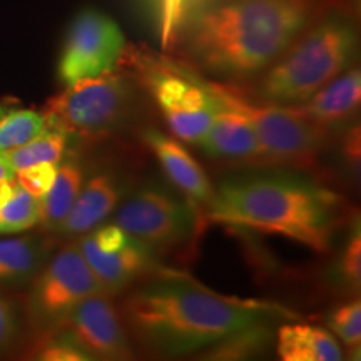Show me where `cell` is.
Returning a JSON list of instances; mask_svg holds the SVG:
<instances>
[{
  "mask_svg": "<svg viewBox=\"0 0 361 361\" xmlns=\"http://www.w3.org/2000/svg\"><path fill=\"white\" fill-rule=\"evenodd\" d=\"M338 6L355 7L341 0H206L180 20L168 51L204 78L246 85Z\"/></svg>",
  "mask_w": 361,
  "mask_h": 361,
  "instance_id": "cell-1",
  "label": "cell"
},
{
  "mask_svg": "<svg viewBox=\"0 0 361 361\" xmlns=\"http://www.w3.org/2000/svg\"><path fill=\"white\" fill-rule=\"evenodd\" d=\"M119 311L130 340L166 356L207 351L245 329L298 318L283 305L226 296L161 271L129 288Z\"/></svg>",
  "mask_w": 361,
  "mask_h": 361,
  "instance_id": "cell-2",
  "label": "cell"
},
{
  "mask_svg": "<svg viewBox=\"0 0 361 361\" xmlns=\"http://www.w3.org/2000/svg\"><path fill=\"white\" fill-rule=\"evenodd\" d=\"M340 194L290 173L236 176L214 186L207 218L233 228L279 234L326 252L345 221Z\"/></svg>",
  "mask_w": 361,
  "mask_h": 361,
  "instance_id": "cell-3",
  "label": "cell"
},
{
  "mask_svg": "<svg viewBox=\"0 0 361 361\" xmlns=\"http://www.w3.org/2000/svg\"><path fill=\"white\" fill-rule=\"evenodd\" d=\"M358 8L338 6L314 20L264 72L241 87L276 106L308 101L329 80L356 64L360 52Z\"/></svg>",
  "mask_w": 361,
  "mask_h": 361,
  "instance_id": "cell-4",
  "label": "cell"
},
{
  "mask_svg": "<svg viewBox=\"0 0 361 361\" xmlns=\"http://www.w3.org/2000/svg\"><path fill=\"white\" fill-rule=\"evenodd\" d=\"M121 66L129 67L137 84L151 94L174 137L189 144L204 137L219 109L207 78L179 59L129 44Z\"/></svg>",
  "mask_w": 361,
  "mask_h": 361,
  "instance_id": "cell-5",
  "label": "cell"
},
{
  "mask_svg": "<svg viewBox=\"0 0 361 361\" xmlns=\"http://www.w3.org/2000/svg\"><path fill=\"white\" fill-rule=\"evenodd\" d=\"M209 80L216 99L250 121L259 142L256 168L313 169L326 149L331 130L311 123L286 106L255 99L238 85Z\"/></svg>",
  "mask_w": 361,
  "mask_h": 361,
  "instance_id": "cell-6",
  "label": "cell"
},
{
  "mask_svg": "<svg viewBox=\"0 0 361 361\" xmlns=\"http://www.w3.org/2000/svg\"><path fill=\"white\" fill-rule=\"evenodd\" d=\"M137 80L124 69L106 72L64 85L45 102L42 116L47 128L69 137L101 139L114 134L134 114Z\"/></svg>",
  "mask_w": 361,
  "mask_h": 361,
  "instance_id": "cell-7",
  "label": "cell"
},
{
  "mask_svg": "<svg viewBox=\"0 0 361 361\" xmlns=\"http://www.w3.org/2000/svg\"><path fill=\"white\" fill-rule=\"evenodd\" d=\"M111 218L129 236L162 256L192 238L200 211L171 184L146 180L129 188Z\"/></svg>",
  "mask_w": 361,
  "mask_h": 361,
  "instance_id": "cell-8",
  "label": "cell"
},
{
  "mask_svg": "<svg viewBox=\"0 0 361 361\" xmlns=\"http://www.w3.org/2000/svg\"><path fill=\"white\" fill-rule=\"evenodd\" d=\"M102 293L75 241L44 261L27 283L24 314L35 336L56 328L84 298Z\"/></svg>",
  "mask_w": 361,
  "mask_h": 361,
  "instance_id": "cell-9",
  "label": "cell"
},
{
  "mask_svg": "<svg viewBox=\"0 0 361 361\" xmlns=\"http://www.w3.org/2000/svg\"><path fill=\"white\" fill-rule=\"evenodd\" d=\"M126 47L119 24L106 12L85 7L67 27L57 62L59 80L67 85L119 69Z\"/></svg>",
  "mask_w": 361,
  "mask_h": 361,
  "instance_id": "cell-10",
  "label": "cell"
},
{
  "mask_svg": "<svg viewBox=\"0 0 361 361\" xmlns=\"http://www.w3.org/2000/svg\"><path fill=\"white\" fill-rule=\"evenodd\" d=\"M47 333L64 336L78 348L96 360H129L134 356V345L126 328L119 306L106 293L84 298L64 319Z\"/></svg>",
  "mask_w": 361,
  "mask_h": 361,
  "instance_id": "cell-11",
  "label": "cell"
},
{
  "mask_svg": "<svg viewBox=\"0 0 361 361\" xmlns=\"http://www.w3.org/2000/svg\"><path fill=\"white\" fill-rule=\"evenodd\" d=\"M129 188L128 178L121 171L114 168L92 171L56 234L64 241H72L107 223Z\"/></svg>",
  "mask_w": 361,
  "mask_h": 361,
  "instance_id": "cell-12",
  "label": "cell"
},
{
  "mask_svg": "<svg viewBox=\"0 0 361 361\" xmlns=\"http://www.w3.org/2000/svg\"><path fill=\"white\" fill-rule=\"evenodd\" d=\"M78 247L96 276L102 293L112 298L123 295L141 279L154 274L159 268V255L133 236H129L123 246L109 251H97L80 245Z\"/></svg>",
  "mask_w": 361,
  "mask_h": 361,
  "instance_id": "cell-13",
  "label": "cell"
},
{
  "mask_svg": "<svg viewBox=\"0 0 361 361\" xmlns=\"http://www.w3.org/2000/svg\"><path fill=\"white\" fill-rule=\"evenodd\" d=\"M142 141L156 156L171 186L188 197L196 209H206L213 197L214 186L202 166L179 142V139L156 128H146L142 130Z\"/></svg>",
  "mask_w": 361,
  "mask_h": 361,
  "instance_id": "cell-14",
  "label": "cell"
},
{
  "mask_svg": "<svg viewBox=\"0 0 361 361\" xmlns=\"http://www.w3.org/2000/svg\"><path fill=\"white\" fill-rule=\"evenodd\" d=\"M361 104V72L358 66L350 67L343 74L313 94L308 101L290 106L311 123L328 130L340 129L353 123Z\"/></svg>",
  "mask_w": 361,
  "mask_h": 361,
  "instance_id": "cell-15",
  "label": "cell"
},
{
  "mask_svg": "<svg viewBox=\"0 0 361 361\" xmlns=\"http://www.w3.org/2000/svg\"><path fill=\"white\" fill-rule=\"evenodd\" d=\"M197 146L214 159L247 164L252 168L258 166L259 142L250 121L221 102L213 123Z\"/></svg>",
  "mask_w": 361,
  "mask_h": 361,
  "instance_id": "cell-16",
  "label": "cell"
},
{
  "mask_svg": "<svg viewBox=\"0 0 361 361\" xmlns=\"http://www.w3.org/2000/svg\"><path fill=\"white\" fill-rule=\"evenodd\" d=\"M276 353L283 361H340L346 355L331 331L305 323H284L276 333Z\"/></svg>",
  "mask_w": 361,
  "mask_h": 361,
  "instance_id": "cell-17",
  "label": "cell"
},
{
  "mask_svg": "<svg viewBox=\"0 0 361 361\" xmlns=\"http://www.w3.org/2000/svg\"><path fill=\"white\" fill-rule=\"evenodd\" d=\"M47 236L0 238V290L27 286L51 251Z\"/></svg>",
  "mask_w": 361,
  "mask_h": 361,
  "instance_id": "cell-18",
  "label": "cell"
},
{
  "mask_svg": "<svg viewBox=\"0 0 361 361\" xmlns=\"http://www.w3.org/2000/svg\"><path fill=\"white\" fill-rule=\"evenodd\" d=\"M85 180V168L78 156H64L57 164L54 184L40 200V231L56 234L59 226L69 214L71 207L78 200L80 188Z\"/></svg>",
  "mask_w": 361,
  "mask_h": 361,
  "instance_id": "cell-19",
  "label": "cell"
},
{
  "mask_svg": "<svg viewBox=\"0 0 361 361\" xmlns=\"http://www.w3.org/2000/svg\"><path fill=\"white\" fill-rule=\"evenodd\" d=\"M71 137L62 130L45 128L42 133L22 146L4 152L13 171L30 168L35 164H59L69 151Z\"/></svg>",
  "mask_w": 361,
  "mask_h": 361,
  "instance_id": "cell-20",
  "label": "cell"
},
{
  "mask_svg": "<svg viewBox=\"0 0 361 361\" xmlns=\"http://www.w3.org/2000/svg\"><path fill=\"white\" fill-rule=\"evenodd\" d=\"M47 128L42 112L24 107L0 109V154L22 146Z\"/></svg>",
  "mask_w": 361,
  "mask_h": 361,
  "instance_id": "cell-21",
  "label": "cell"
},
{
  "mask_svg": "<svg viewBox=\"0 0 361 361\" xmlns=\"http://www.w3.org/2000/svg\"><path fill=\"white\" fill-rule=\"evenodd\" d=\"M328 331L338 341L351 360H360L361 353V303L358 298L336 306L326 318Z\"/></svg>",
  "mask_w": 361,
  "mask_h": 361,
  "instance_id": "cell-22",
  "label": "cell"
},
{
  "mask_svg": "<svg viewBox=\"0 0 361 361\" xmlns=\"http://www.w3.org/2000/svg\"><path fill=\"white\" fill-rule=\"evenodd\" d=\"M40 200L17 186L13 196L0 207V234L25 233L39 226Z\"/></svg>",
  "mask_w": 361,
  "mask_h": 361,
  "instance_id": "cell-23",
  "label": "cell"
},
{
  "mask_svg": "<svg viewBox=\"0 0 361 361\" xmlns=\"http://www.w3.org/2000/svg\"><path fill=\"white\" fill-rule=\"evenodd\" d=\"M273 328L274 324H261V326L245 329V331L213 346L206 353L209 355V358L216 360L247 358V356L259 353L268 346V343L273 340Z\"/></svg>",
  "mask_w": 361,
  "mask_h": 361,
  "instance_id": "cell-24",
  "label": "cell"
},
{
  "mask_svg": "<svg viewBox=\"0 0 361 361\" xmlns=\"http://www.w3.org/2000/svg\"><path fill=\"white\" fill-rule=\"evenodd\" d=\"M335 281L343 291L353 293L360 291L361 286V231L360 221L353 219L351 229L341 247L340 256L335 266Z\"/></svg>",
  "mask_w": 361,
  "mask_h": 361,
  "instance_id": "cell-25",
  "label": "cell"
},
{
  "mask_svg": "<svg viewBox=\"0 0 361 361\" xmlns=\"http://www.w3.org/2000/svg\"><path fill=\"white\" fill-rule=\"evenodd\" d=\"M20 306L6 290H0V353L8 351L20 335Z\"/></svg>",
  "mask_w": 361,
  "mask_h": 361,
  "instance_id": "cell-26",
  "label": "cell"
},
{
  "mask_svg": "<svg viewBox=\"0 0 361 361\" xmlns=\"http://www.w3.org/2000/svg\"><path fill=\"white\" fill-rule=\"evenodd\" d=\"M56 174L57 164H35L30 168L16 171L13 179L27 192H30L37 200H42L45 194L51 191Z\"/></svg>",
  "mask_w": 361,
  "mask_h": 361,
  "instance_id": "cell-27",
  "label": "cell"
},
{
  "mask_svg": "<svg viewBox=\"0 0 361 361\" xmlns=\"http://www.w3.org/2000/svg\"><path fill=\"white\" fill-rule=\"evenodd\" d=\"M360 126H351V128L343 134L341 137V157L351 173H360Z\"/></svg>",
  "mask_w": 361,
  "mask_h": 361,
  "instance_id": "cell-28",
  "label": "cell"
},
{
  "mask_svg": "<svg viewBox=\"0 0 361 361\" xmlns=\"http://www.w3.org/2000/svg\"><path fill=\"white\" fill-rule=\"evenodd\" d=\"M206 0H178V8H176V29L180 24V20L188 16L189 12L194 11L197 6L204 4ZM176 32V30H174Z\"/></svg>",
  "mask_w": 361,
  "mask_h": 361,
  "instance_id": "cell-29",
  "label": "cell"
},
{
  "mask_svg": "<svg viewBox=\"0 0 361 361\" xmlns=\"http://www.w3.org/2000/svg\"><path fill=\"white\" fill-rule=\"evenodd\" d=\"M19 184H17L16 179H0V207H2L6 202L11 200L16 192V189Z\"/></svg>",
  "mask_w": 361,
  "mask_h": 361,
  "instance_id": "cell-30",
  "label": "cell"
},
{
  "mask_svg": "<svg viewBox=\"0 0 361 361\" xmlns=\"http://www.w3.org/2000/svg\"><path fill=\"white\" fill-rule=\"evenodd\" d=\"M13 174H16V171L11 168L6 157L0 154V179H12Z\"/></svg>",
  "mask_w": 361,
  "mask_h": 361,
  "instance_id": "cell-31",
  "label": "cell"
},
{
  "mask_svg": "<svg viewBox=\"0 0 361 361\" xmlns=\"http://www.w3.org/2000/svg\"><path fill=\"white\" fill-rule=\"evenodd\" d=\"M341 2H345V4H350V6H355V7H358V0H341Z\"/></svg>",
  "mask_w": 361,
  "mask_h": 361,
  "instance_id": "cell-32",
  "label": "cell"
}]
</instances>
